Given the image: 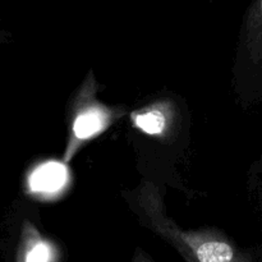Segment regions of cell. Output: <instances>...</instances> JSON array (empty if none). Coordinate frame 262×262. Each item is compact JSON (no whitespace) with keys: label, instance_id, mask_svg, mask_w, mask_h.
<instances>
[{"label":"cell","instance_id":"6da1fadb","mask_svg":"<svg viewBox=\"0 0 262 262\" xmlns=\"http://www.w3.org/2000/svg\"><path fill=\"white\" fill-rule=\"evenodd\" d=\"M165 237H170L188 262H255L252 256L241 252L233 245L212 233L181 232L159 225Z\"/></svg>","mask_w":262,"mask_h":262},{"label":"cell","instance_id":"7a4b0ae2","mask_svg":"<svg viewBox=\"0 0 262 262\" xmlns=\"http://www.w3.org/2000/svg\"><path fill=\"white\" fill-rule=\"evenodd\" d=\"M110 120H112V113L105 109L102 105L94 102V104L79 106L73 118L72 141L69 142L67 158L69 156V152H73L74 146L102 132L110 124Z\"/></svg>","mask_w":262,"mask_h":262},{"label":"cell","instance_id":"3957f363","mask_svg":"<svg viewBox=\"0 0 262 262\" xmlns=\"http://www.w3.org/2000/svg\"><path fill=\"white\" fill-rule=\"evenodd\" d=\"M246 55L251 68L255 92L262 95V0L252 4L248 12Z\"/></svg>","mask_w":262,"mask_h":262},{"label":"cell","instance_id":"277c9868","mask_svg":"<svg viewBox=\"0 0 262 262\" xmlns=\"http://www.w3.org/2000/svg\"><path fill=\"white\" fill-rule=\"evenodd\" d=\"M68 179L67 169L59 163H46L38 166L30 179L31 188L36 192H58Z\"/></svg>","mask_w":262,"mask_h":262},{"label":"cell","instance_id":"5b68a950","mask_svg":"<svg viewBox=\"0 0 262 262\" xmlns=\"http://www.w3.org/2000/svg\"><path fill=\"white\" fill-rule=\"evenodd\" d=\"M168 120L165 114L159 109H150L135 117V125L147 135H160L165 130Z\"/></svg>","mask_w":262,"mask_h":262},{"label":"cell","instance_id":"8992f818","mask_svg":"<svg viewBox=\"0 0 262 262\" xmlns=\"http://www.w3.org/2000/svg\"><path fill=\"white\" fill-rule=\"evenodd\" d=\"M23 262H53L50 246L41 241L35 242L26 252Z\"/></svg>","mask_w":262,"mask_h":262},{"label":"cell","instance_id":"52a82bcc","mask_svg":"<svg viewBox=\"0 0 262 262\" xmlns=\"http://www.w3.org/2000/svg\"><path fill=\"white\" fill-rule=\"evenodd\" d=\"M260 176H261L260 184H261V200H262V161H261V166H260Z\"/></svg>","mask_w":262,"mask_h":262},{"label":"cell","instance_id":"ba28073f","mask_svg":"<svg viewBox=\"0 0 262 262\" xmlns=\"http://www.w3.org/2000/svg\"><path fill=\"white\" fill-rule=\"evenodd\" d=\"M135 262H150V261L146 260V258H143V257H141V258H136Z\"/></svg>","mask_w":262,"mask_h":262}]
</instances>
